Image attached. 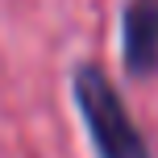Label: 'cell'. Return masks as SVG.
<instances>
[{
  "mask_svg": "<svg viewBox=\"0 0 158 158\" xmlns=\"http://www.w3.org/2000/svg\"><path fill=\"white\" fill-rule=\"evenodd\" d=\"M121 46H125V71L129 75L146 79L158 71V0H133L125 8Z\"/></svg>",
  "mask_w": 158,
  "mask_h": 158,
  "instance_id": "2",
  "label": "cell"
},
{
  "mask_svg": "<svg viewBox=\"0 0 158 158\" xmlns=\"http://www.w3.org/2000/svg\"><path fill=\"white\" fill-rule=\"evenodd\" d=\"M75 104L87 121V133L100 158H150V146L137 133L121 92L108 83L100 67H79L75 71Z\"/></svg>",
  "mask_w": 158,
  "mask_h": 158,
  "instance_id": "1",
  "label": "cell"
}]
</instances>
